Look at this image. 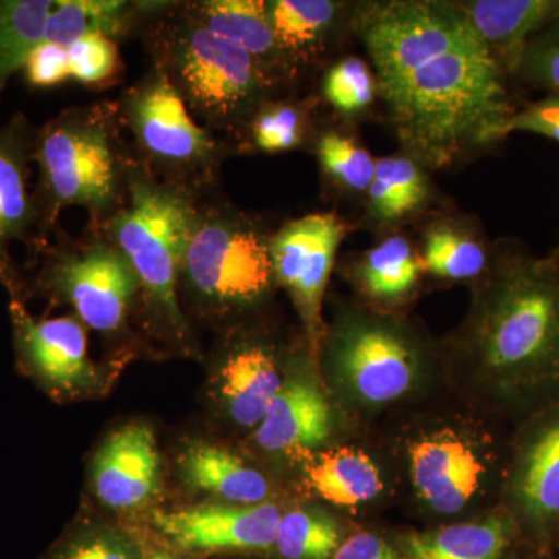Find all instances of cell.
I'll list each match as a JSON object with an SVG mask.
<instances>
[{
	"label": "cell",
	"instance_id": "4",
	"mask_svg": "<svg viewBox=\"0 0 559 559\" xmlns=\"http://www.w3.org/2000/svg\"><path fill=\"white\" fill-rule=\"evenodd\" d=\"M200 198L162 182L134 154L128 168V200L97 227L131 264L146 326L176 347L190 345L180 307V272Z\"/></svg>",
	"mask_w": 559,
	"mask_h": 559
},
{
	"label": "cell",
	"instance_id": "2",
	"mask_svg": "<svg viewBox=\"0 0 559 559\" xmlns=\"http://www.w3.org/2000/svg\"><path fill=\"white\" fill-rule=\"evenodd\" d=\"M509 79L477 40L419 60L378 87L401 153L426 170H444L502 142L518 109Z\"/></svg>",
	"mask_w": 559,
	"mask_h": 559
},
{
	"label": "cell",
	"instance_id": "1",
	"mask_svg": "<svg viewBox=\"0 0 559 559\" xmlns=\"http://www.w3.org/2000/svg\"><path fill=\"white\" fill-rule=\"evenodd\" d=\"M460 345L503 411L528 418L559 400V245L536 257L499 242Z\"/></svg>",
	"mask_w": 559,
	"mask_h": 559
},
{
	"label": "cell",
	"instance_id": "8",
	"mask_svg": "<svg viewBox=\"0 0 559 559\" xmlns=\"http://www.w3.org/2000/svg\"><path fill=\"white\" fill-rule=\"evenodd\" d=\"M43 260L40 289L68 304L86 329L103 336L128 330L132 308L139 305V282L131 264L97 227L80 238H57L32 250Z\"/></svg>",
	"mask_w": 559,
	"mask_h": 559
},
{
	"label": "cell",
	"instance_id": "13",
	"mask_svg": "<svg viewBox=\"0 0 559 559\" xmlns=\"http://www.w3.org/2000/svg\"><path fill=\"white\" fill-rule=\"evenodd\" d=\"M11 325L20 370L47 395L72 400L97 384L84 323L76 316L35 319L22 297H10Z\"/></svg>",
	"mask_w": 559,
	"mask_h": 559
},
{
	"label": "cell",
	"instance_id": "16",
	"mask_svg": "<svg viewBox=\"0 0 559 559\" xmlns=\"http://www.w3.org/2000/svg\"><path fill=\"white\" fill-rule=\"evenodd\" d=\"M95 496L109 510L134 513L159 495L160 454L153 429L131 423L110 433L91 471Z\"/></svg>",
	"mask_w": 559,
	"mask_h": 559
},
{
	"label": "cell",
	"instance_id": "31",
	"mask_svg": "<svg viewBox=\"0 0 559 559\" xmlns=\"http://www.w3.org/2000/svg\"><path fill=\"white\" fill-rule=\"evenodd\" d=\"M322 178L334 190L348 197L366 198L377 170L369 150L340 128L316 131L312 139Z\"/></svg>",
	"mask_w": 559,
	"mask_h": 559
},
{
	"label": "cell",
	"instance_id": "9",
	"mask_svg": "<svg viewBox=\"0 0 559 559\" xmlns=\"http://www.w3.org/2000/svg\"><path fill=\"white\" fill-rule=\"evenodd\" d=\"M349 27L366 47L378 81L432 55L480 40L459 3L448 0L355 3Z\"/></svg>",
	"mask_w": 559,
	"mask_h": 559
},
{
	"label": "cell",
	"instance_id": "37",
	"mask_svg": "<svg viewBox=\"0 0 559 559\" xmlns=\"http://www.w3.org/2000/svg\"><path fill=\"white\" fill-rule=\"evenodd\" d=\"M514 79L559 94V20L530 40Z\"/></svg>",
	"mask_w": 559,
	"mask_h": 559
},
{
	"label": "cell",
	"instance_id": "23",
	"mask_svg": "<svg viewBox=\"0 0 559 559\" xmlns=\"http://www.w3.org/2000/svg\"><path fill=\"white\" fill-rule=\"evenodd\" d=\"M264 9L280 49L301 73L336 43L353 5L340 0H264Z\"/></svg>",
	"mask_w": 559,
	"mask_h": 559
},
{
	"label": "cell",
	"instance_id": "7",
	"mask_svg": "<svg viewBox=\"0 0 559 559\" xmlns=\"http://www.w3.org/2000/svg\"><path fill=\"white\" fill-rule=\"evenodd\" d=\"M116 103L135 160L200 200L213 193L230 146L198 123L159 69L151 66Z\"/></svg>",
	"mask_w": 559,
	"mask_h": 559
},
{
	"label": "cell",
	"instance_id": "43",
	"mask_svg": "<svg viewBox=\"0 0 559 559\" xmlns=\"http://www.w3.org/2000/svg\"><path fill=\"white\" fill-rule=\"evenodd\" d=\"M557 551H559V546H558V549H557ZM557 559H559V555H558V558H557Z\"/></svg>",
	"mask_w": 559,
	"mask_h": 559
},
{
	"label": "cell",
	"instance_id": "34",
	"mask_svg": "<svg viewBox=\"0 0 559 559\" xmlns=\"http://www.w3.org/2000/svg\"><path fill=\"white\" fill-rule=\"evenodd\" d=\"M341 543L340 525L329 514L297 509L280 518L272 550L280 559H331Z\"/></svg>",
	"mask_w": 559,
	"mask_h": 559
},
{
	"label": "cell",
	"instance_id": "27",
	"mask_svg": "<svg viewBox=\"0 0 559 559\" xmlns=\"http://www.w3.org/2000/svg\"><path fill=\"white\" fill-rule=\"evenodd\" d=\"M429 170L407 154L377 159L366 194V218L377 229H395L419 215L432 200Z\"/></svg>",
	"mask_w": 559,
	"mask_h": 559
},
{
	"label": "cell",
	"instance_id": "38",
	"mask_svg": "<svg viewBox=\"0 0 559 559\" xmlns=\"http://www.w3.org/2000/svg\"><path fill=\"white\" fill-rule=\"evenodd\" d=\"M513 132L543 135L559 143V94H549L518 108L503 124L500 138L507 139Z\"/></svg>",
	"mask_w": 559,
	"mask_h": 559
},
{
	"label": "cell",
	"instance_id": "40",
	"mask_svg": "<svg viewBox=\"0 0 559 559\" xmlns=\"http://www.w3.org/2000/svg\"><path fill=\"white\" fill-rule=\"evenodd\" d=\"M331 559H404L374 533L360 532L342 540Z\"/></svg>",
	"mask_w": 559,
	"mask_h": 559
},
{
	"label": "cell",
	"instance_id": "29",
	"mask_svg": "<svg viewBox=\"0 0 559 559\" xmlns=\"http://www.w3.org/2000/svg\"><path fill=\"white\" fill-rule=\"evenodd\" d=\"M314 102L294 97H274L253 112L235 135L238 153L280 154L304 148L312 143Z\"/></svg>",
	"mask_w": 559,
	"mask_h": 559
},
{
	"label": "cell",
	"instance_id": "24",
	"mask_svg": "<svg viewBox=\"0 0 559 559\" xmlns=\"http://www.w3.org/2000/svg\"><path fill=\"white\" fill-rule=\"evenodd\" d=\"M524 546L507 507L480 521L411 533L401 543L404 559H514Z\"/></svg>",
	"mask_w": 559,
	"mask_h": 559
},
{
	"label": "cell",
	"instance_id": "33",
	"mask_svg": "<svg viewBox=\"0 0 559 559\" xmlns=\"http://www.w3.org/2000/svg\"><path fill=\"white\" fill-rule=\"evenodd\" d=\"M145 536L117 522L72 525L40 559H143Z\"/></svg>",
	"mask_w": 559,
	"mask_h": 559
},
{
	"label": "cell",
	"instance_id": "18",
	"mask_svg": "<svg viewBox=\"0 0 559 559\" xmlns=\"http://www.w3.org/2000/svg\"><path fill=\"white\" fill-rule=\"evenodd\" d=\"M180 9L248 53L280 95L296 86L300 72L278 47L264 0H193L180 2Z\"/></svg>",
	"mask_w": 559,
	"mask_h": 559
},
{
	"label": "cell",
	"instance_id": "3",
	"mask_svg": "<svg viewBox=\"0 0 559 559\" xmlns=\"http://www.w3.org/2000/svg\"><path fill=\"white\" fill-rule=\"evenodd\" d=\"M131 159L116 102L73 106L36 131L39 242L35 249L50 241L68 207L86 210L91 227L114 218L127 204Z\"/></svg>",
	"mask_w": 559,
	"mask_h": 559
},
{
	"label": "cell",
	"instance_id": "35",
	"mask_svg": "<svg viewBox=\"0 0 559 559\" xmlns=\"http://www.w3.org/2000/svg\"><path fill=\"white\" fill-rule=\"evenodd\" d=\"M322 97L342 119H360L380 97L377 75L367 61L349 55L326 70L322 79Z\"/></svg>",
	"mask_w": 559,
	"mask_h": 559
},
{
	"label": "cell",
	"instance_id": "25",
	"mask_svg": "<svg viewBox=\"0 0 559 559\" xmlns=\"http://www.w3.org/2000/svg\"><path fill=\"white\" fill-rule=\"evenodd\" d=\"M170 2L153 0H55L47 21L46 43L68 47L87 35L117 40L142 32L146 22Z\"/></svg>",
	"mask_w": 559,
	"mask_h": 559
},
{
	"label": "cell",
	"instance_id": "15",
	"mask_svg": "<svg viewBox=\"0 0 559 559\" xmlns=\"http://www.w3.org/2000/svg\"><path fill=\"white\" fill-rule=\"evenodd\" d=\"M36 130L22 114L0 127V286L10 297H22V286L10 248L21 241L39 242L38 207L28 189Z\"/></svg>",
	"mask_w": 559,
	"mask_h": 559
},
{
	"label": "cell",
	"instance_id": "36",
	"mask_svg": "<svg viewBox=\"0 0 559 559\" xmlns=\"http://www.w3.org/2000/svg\"><path fill=\"white\" fill-rule=\"evenodd\" d=\"M70 80L103 90L112 86L121 72L119 43L102 35H87L68 47Z\"/></svg>",
	"mask_w": 559,
	"mask_h": 559
},
{
	"label": "cell",
	"instance_id": "28",
	"mask_svg": "<svg viewBox=\"0 0 559 559\" xmlns=\"http://www.w3.org/2000/svg\"><path fill=\"white\" fill-rule=\"evenodd\" d=\"M355 280L364 296L384 305L409 299L425 272L415 242L401 231H392L356 260Z\"/></svg>",
	"mask_w": 559,
	"mask_h": 559
},
{
	"label": "cell",
	"instance_id": "6",
	"mask_svg": "<svg viewBox=\"0 0 559 559\" xmlns=\"http://www.w3.org/2000/svg\"><path fill=\"white\" fill-rule=\"evenodd\" d=\"M210 197L198 205L180 288L189 290L202 314L234 318L266 304L277 286L274 230L260 216Z\"/></svg>",
	"mask_w": 559,
	"mask_h": 559
},
{
	"label": "cell",
	"instance_id": "12",
	"mask_svg": "<svg viewBox=\"0 0 559 559\" xmlns=\"http://www.w3.org/2000/svg\"><path fill=\"white\" fill-rule=\"evenodd\" d=\"M348 231V224L336 212H316L286 221L272 235L275 280L288 290L312 348L322 337L323 297Z\"/></svg>",
	"mask_w": 559,
	"mask_h": 559
},
{
	"label": "cell",
	"instance_id": "30",
	"mask_svg": "<svg viewBox=\"0 0 559 559\" xmlns=\"http://www.w3.org/2000/svg\"><path fill=\"white\" fill-rule=\"evenodd\" d=\"M308 484L320 498L345 509L370 502L382 491L377 463L355 448L319 454L308 468Z\"/></svg>",
	"mask_w": 559,
	"mask_h": 559
},
{
	"label": "cell",
	"instance_id": "41",
	"mask_svg": "<svg viewBox=\"0 0 559 559\" xmlns=\"http://www.w3.org/2000/svg\"><path fill=\"white\" fill-rule=\"evenodd\" d=\"M143 559H198L191 557L189 554H183L176 549V547L170 546V544L165 543L157 538L150 543L148 539L145 538V555H143Z\"/></svg>",
	"mask_w": 559,
	"mask_h": 559
},
{
	"label": "cell",
	"instance_id": "14",
	"mask_svg": "<svg viewBox=\"0 0 559 559\" xmlns=\"http://www.w3.org/2000/svg\"><path fill=\"white\" fill-rule=\"evenodd\" d=\"M282 511L271 502L259 506L190 507L154 510L151 528L157 538L198 559L215 555L264 554L274 549Z\"/></svg>",
	"mask_w": 559,
	"mask_h": 559
},
{
	"label": "cell",
	"instance_id": "11",
	"mask_svg": "<svg viewBox=\"0 0 559 559\" xmlns=\"http://www.w3.org/2000/svg\"><path fill=\"white\" fill-rule=\"evenodd\" d=\"M507 509L530 549L559 546V400L527 418L507 484Z\"/></svg>",
	"mask_w": 559,
	"mask_h": 559
},
{
	"label": "cell",
	"instance_id": "39",
	"mask_svg": "<svg viewBox=\"0 0 559 559\" xmlns=\"http://www.w3.org/2000/svg\"><path fill=\"white\" fill-rule=\"evenodd\" d=\"M25 79L33 87H53L70 80L69 55L66 47L43 43L24 66Z\"/></svg>",
	"mask_w": 559,
	"mask_h": 559
},
{
	"label": "cell",
	"instance_id": "5",
	"mask_svg": "<svg viewBox=\"0 0 559 559\" xmlns=\"http://www.w3.org/2000/svg\"><path fill=\"white\" fill-rule=\"evenodd\" d=\"M142 38L191 114L209 130L237 135L264 102L282 97L248 53L170 2L146 22Z\"/></svg>",
	"mask_w": 559,
	"mask_h": 559
},
{
	"label": "cell",
	"instance_id": "32",
	"mask_svg": "<svg viewBox=\"0 0 559 559\" xmlns=\"http://www.w3.org/2000/svg\"><path fill=\"white\" fill-rule=\"evenodd\" d=\"M53 5L55 0H0V94L36 47L46 43Z\"/></svg>",
	"mask_w": 559,
	"mask_h": 559
},
{
	"label": "cell",
	"instance_id": "19",
	"mask_svg": "<svg viewBox=\"0 0 559 559\" xmlns=\"http://www.w3.org/2000/svg\"><path fill=\"white\" fill-rule=\"evenodd\" d=\"M331 432V409L314 378L297 371L282 389L255 430V441L270 454L301 455L318 450Z\"/></svg>",
	"mask_w": 559,
	"mask_h": 559
},
{
	"label": "cell",
	"instance_id": "17",
	"mask_svg": "<svg viewBox=\"0 0 559 559\" xmlns=\"http://www.w3.org/2000/svg\"><path fill=\"white\" fill-rule=\"evenodd\" d=\"M412 481L418 495L441 514L465 509L479 492L487 466L479 452L455 433L437 432L409 448Z\"/></svg>",
	"mask_w": 559,
	"mask_h": 559
},
{
	"label": "cell",
	"instance_id": "10",
	"mask_svg": "<svg viewBox=\"0 0 559 559\" xmlns=\"http://www.w3.org/2000/svg\"><path fill=\"white\" fill-rule=\"evenodd\" d=\"M326 356L337 380L353 395L367 404H385L414 385L421 349L399 320L349 311L331 329Z\"/></svg>",
	"mask_w": 559,
	"mask_h": 559
},
{
	"label": "cell",
	"instance_id": "42",
	"mask_svg": "<svg viewBox=\"0 0 559 559\" xmlns=\"http://www.w3.org/2000/svg\"><path fill=\"white\" fill-rule=\"evenodd\" d=\"M514 559H557L554 557V555L549 554H540V551H536L533 549H530V547L524 546L522 547V554L516 555V558Z\"/></svg>",
	"mask_w": 559,
	"mask_h": 559
},
{
	"label": "cell",
	"instance_id": "20",
	"mask_svg": "<svg viewBox=\"0 0 559 559\" xmlns=\"http://www.w3.org/2000/svg\"><path fill=\"white\" fill-rule=\"evenodd\" d=\"M480 43L514 76L530 40L559 20V0L457 2Z\"/></svg>",
	"mask_w": 559,
	"mask_h": 559
},
{
	"label": "cell",
	"instance_id": "22",
	"mask_svg": "<svg viewBox=\"0 0 559 559\" xmlns=\"http://www.w3.org/2000/svg\"><path fill=\"white\" fill-rule=\"evenodd\" d=\"M418 250L428 274L476 285L487 277L496 253L479 224L451 212L433 213L423 224Z\"/></svg>",
	"mask_w": 559,
	"mask_h": 559
},
{
	"label": "cell",
	"instance_id": "26",
	"mask_svg": "<svg viewBox=\"0 0 559 559\" xmlns=\"http://www.w3.org/2000/svg\"><path fill=\"white\" fill-rule=\"evenodd\" d=\"M180 480L230 506H259L270 498L266 477L218 444H189L178 459Z\"/></svg>",
	"mask_w": 559,
	"mask_h": 559
},
{
	"label": "cell",
	"instance_id": "21",
	"mask_svg": "<svg viewBox=\"0 0 559 559\" xmlns=\"http://www.w3.org/2000/svg\"><path fill=\"white\" fill-rule=\"evenodd\" d=\"M224 409L242 428H257L283 385L277 356L266 342L241 340L216 370Z\"/></svg>",
	"mask_w": 559,
	"mask_h": 559
}]
</instances>
